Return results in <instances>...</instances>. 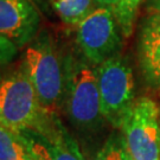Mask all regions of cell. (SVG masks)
<instances>
[{
	"instance_id": "6da1fadb",
	"label": "cell",
	"mask_w": 160,
	"mask_h": 160,
	"mask_svg": "<svg viewBox=\"0 0 160 160\" xmlns=\"http://www.w3.org/2000/svg\"><path fill=\"white\" fill-rule=\"evenodd\" d=\"M20 68L31 81L43 109L49 115H56L63 102L65 67L46 31L38 32L26 45Z\"/></svg>"
},
{
	"instance_id": "7a4b0ae2",
	"label": "cell",
	"mask_w": 160,
	"mask_h": 160,
	"mask_svg": "<svg viewBox=\"0 0 160 160\" xmlns=\"http://www.w3.org/2000/svg\"><path fill=\"white\" fill-rule=\"evenodd\" d=\"M63 102L69 120L78 129L94 131L104 120L97 84L96 68L86 58L68 57L64 62Z\"/></svg>"
},
{
	"instance_id": "3957f363",
	"label": "cell",
	"mask_w": 160,
	"mask_h": 160,
	"mask_svg": "<svg viewBox=\"0 0 160 160\" xmlns=\"http://www.w3.org/2000/svg\"><path fill=\"white\" fill-rule=\"evenodd\" d=\"M56 115H49L23 69L13 70L0 80V125L20 133L42 131Z\"/></svg>"
},
{
	"instance_id": "277c9868",
	"label": "cell",
	"mask_w": 160,
	"mask_h": 160,
	"mask_svg": "<svg viewBox=\"0 0 160 160\" xmlns=\"http://www.w3.org/2000/svg\"><path fill=\"white\" fill-rule=\"evenodd\" d=\"M120 127L132 159L160 160V108L152 98L134 101Z\"/></svg>"
},
{
	"instance_id": "5b68a950",
	"label": "cell",
	"mask_w": 160,
	"mask_h": 160,
	"mask_svg": "<svg viewBox=\"0 0 160 160\" xmlns=\"http://www.w3.org/2000/svg\"><path fill=\"white\" fill-rule=\"evenodd\" d=\"M96 74L103 118L114 127H120L135 97L133 70L119 53L97 65Z\"/></svg>"
},
{
	"instance_id": "8992f818",
	"label": "cell",
	"mask_w": 160,
	"mask_h": 160,
	"mask_svg": "<svg viewBox=\"0 0 160 160\" xmlns=\"http://www.w3.org/2000/svg\"><path fill=\"white\" fill-rule=\"evenodd\" d=\"M122 36L113 11L96 6L78 23L76 40L84 58L97 67L119 55Z\"/></svg>"
},
{
	"instance_id": "52a82bcc",
	"label": "cell",
	"mask_w": 160,
	"mask_h": 160,
	"mask_svg": "<svg viewBox=\"0 0 160 160\" xmlns=\"http://www.w3.org/2000/svg\"><path fill=\"white\" fill-rule=\"evenodd\" d=\"M31 160H84L75 140L57 116L42 129L19 133Z\"/></svg>"
},
{
	"instance_id": "ba28073f",
	"label": "cell",
	"mask_w": 160,
	"mask_h": 160,
	"mask_svg": "<svg viewBox=\"0 0 160 160\" xmlns=\"http://www.w3.org/2000/svg\"><path fill=\"white\" fill-rule=\"evenodd\" d=\"M39 28V11L31 0H0V36L18 49L32 42Z\"/></svg>"
},
{
	"instance_id": "9c48e42d",
	"label": "cell",
	"mask_w": 160,
	"mask_h": 160,
	"mask_svg": "<svg viewBox=\"0 0 160 160\" xmlns=\"http://www.w3.org/2000/svg\"><path fill=\"white\" fill-rule=\"evenodd\" d=\"M139 61L146 82L160 88V12H152L141 24Z\"/></svg>"
},
{
	"instance_id": "30bf717a",
	"label": "cell",
	"mask_w": 160,
	"mask_h": 160,
	"mask_svg": "<svg viewBox=\"0 0 160 160\" xmlns=\"http://www.w3.org/2000/svg\"><path fill=\"white\" fill-rule=\"evenodd\" d=\"M94 2L95 0H53L51 5L64 24L78 25L94 8Z\"/></svg>"
},
{
	"instance_id": "8fae6325",
	"label": "cell",
	"mask_w": 160,
	"mask_h": 160,
	"mask_svg": "<svg viewBox=\"0 0 160 160\" xmlns=\"http://www.w3.org/2000/svg\"><path fill=\"white\" fill-rule=\"evenodd\" d=\"M19 133L0 125V160H30Z\"/></svg>"
},
{
	"instance_id": "7c38bea8",
	"label": "cell",
	"mask_w": 160,
	"mask_h": 160,
	"mask_svg": "<svg viewBox=\"0 0 160 160\" xmlns=\"http://www.w3.org/2000/svg\"><path fill=\"white\" fill-rule=\"evenodd\" d=\"M89 160H127V149L123 137L112 134L102 148Z\"/></svg>"
},
{
	"instance_id": "4fadbf2b",
	"label": "cell",
	"mask_w": 160,
	"mask_h": 160,
	"mask_svg": "<svg viewBox=\"0 0 160 160\" xmlns=\"http://www.w3.org/2000/svg\"><path fill=\"white\" fill-rule=\"evenodd\" d=\"M143 0H123L119 12L115 14L121 32L125 37H128L133 32V26L137 18L138 10Z\"/></svg>"
},
{
	"instance_id": "5bb4252c",
	"label": "cell",
	"mask_w": 160,
	"mask_h": 160,
	"mask_svg": "<svg viewBox=\"0 0 160 160\" xmlns=\"http://www.w3.org/2000/svg\"><path fill=\"white\" fill-rule=\"evenodd\" d=\"M18 50L19 49L17 45H14L11 40L0 36V69H2L10 62H12V59L16 57Z\"/></svg>"
},
{
	"instance_id": "9a60e30c",
	"label": "cell",
	"mask_w": 160,
	"mask_h": 160,
	"mask_svg": "<svg viewBox=\"0 0 160 160\" xmlns=\"http://www.w3.org/2000/svg\"><path fill=\"white\" fill-rule=\"evenodd\" d=\"M123 0H95V4H97V6H104L110 8L114 16L119 12L121 5H122Z\"/></svg>"
},
{
	"instance_id": "2e32d148",
	"label": "cell",
	"mask_w": 160,
	"mask_h": 160,
	"mask_svg": "<svg viewBox=\"0 0 160 160\" xmlns=\"http://www.w3.org/2000/svg\"><path fill=\"white\" fill-rule=\"evenodd\" d=\"M147 5L152 12H160V0H147Z\"/></svg>"
},
{
	"instance_id": "e0dca14e",
	"label": "cell",
	"mask_w": 160,
	"mask_h": 160,
	"mask_svg": "<svg viewBox=\"0 0 160 160\" xmlns=\"http://www.w3.org/2000/svg\"><path fill=\"white\" fill-rule=\"evenodd\" d=\"M127 160H133V159L131 158V155L128 154V153H127Z\"/></svg>"
},
{
	"instance_id": "ac0fdd59",
	"label": "cell",
	"mask_w": 160,
	"mask_h": 160,
	"mask_svg": "<svg viewBox=\"0 0 160 160\" xmlns=\"http://www.w3.org/2000/svg\"><path fill=\"white\" fill-rule=\"evenodd\" d=\"M51 1H53V0H50V2H51Z\"/></svg>"
},
{
	"instance_id": "d6986e66",
	"label": "cell",
	"mask_w": 160,
	"mask_h": 160,
	"mask_svg": "<svg viewBox=\"0 0 160 160\" xmlns=\"http://www.w3.org/2000/svg\"><path fill=\"white\" fill-rule=\"evenodd\" d=\"M30 160H31V159H30Z\"/></svg>"
}]
</instances>
